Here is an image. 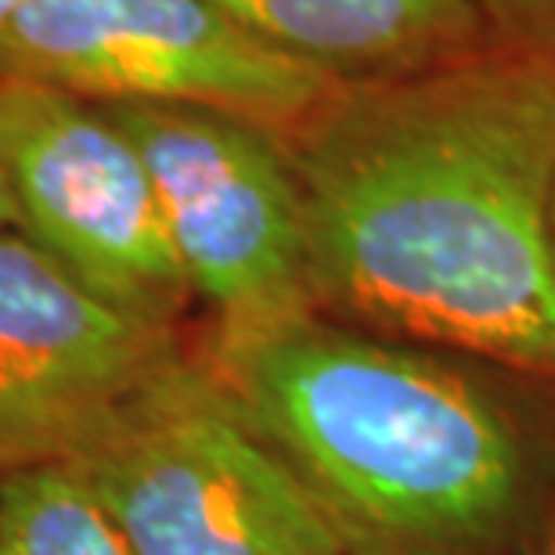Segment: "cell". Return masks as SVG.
<instances>
[{
	"mask_svg": "<svg viewBox=\"0 0 555 555\" xmlns=\"http://www.w3.org/2000/svg\"><path fill=\"white\" fill-rule=\"evenodd\" d=\"M285 144L318 310L555 379V48L347 83Z\"/></svg>",
	"mask_w": 555,
	"mask_h": 555,
	"instance_id": "1",
	"label": "cell"
},
{
	"mask_svg": "<svg viewBox=\"0 0 555 555\" xmlns=\"http://www.w3.org/2000/svg\"><path fill=\"white\" fill-rule=\"evenodd\" d=\"M206 358L372 555H451L519 513L524 443L491 393L415 343L310 310Z\"/></svg>",
	"mask_w": 555,
	"mask_h": 555,
	"instance_id": "2",
	"label": "cell"
},
{
	"mask_svg": "<svg viewBox=\"0 0 555 555\" xmlns=\"http://www.w3.org/2000/svg\"><path fill=\"white\" fill-rule=\"evenodd\" d=\"M73 469L134 555H372L203 347L138 386Z\"/></svg>",
	"mask_w": 555,
	"mask_h": 555,
	"instance_id": "3",
	"label": "cell"
},
{
	"mask_svg": "<svg viewBox=\"0 0 555 555\" xmlns=\"http://www.w3.org/2000/svg\"><path fill=\"white\" fill-rule=\"evenodd\" d=\"M105 113L149 166L170 246L209 310V336L318 310L304 192L282 134L188 105L108 102Z\"/></svg>",
	"mask_w": 555,
	"mask_h": 555,
	"instance_id": "4",
	"label": "cell"
},
{
	"mask_svg": "<svg viewBox=\"0 0 555 555\" xmlns=\"http://www.w3.org/2000/svg\"><path fill=\"white\" fill-rule=\"evenodd\" d=\"M0 76L105 105L214 108L282 138L347 87L214 0H29L0 40Z\"/></svg>",
	"mask_w": 555,
	"mask_h": 555,
	"instance_id": "5",
	"label": "cell"
},
{
	"mask_svg": "<svg viewBox=\"0 0 555 555\" xmlns=\"http://www.w3.org/2000/svg\"><path fill=\"white\" fill-rule=\"evenodd\" d=\"M0 181L15 228L73 278L149 325L195 304L138 144L62 87L0 76Z\"/></svg>",
	"mask_w": 555,
	"mask_h": 555,
	"instance_id": "6",
	"label": "cell"
},
{
	"mask_svg": "<svg viewBox=\"0 0 555 555\" xmlns=\"http://www.w3.org/2000/svg\"><path fill=\"white\" fill-rule=\"evenodd\" d=\"M188 347L0 228V480L73 465L130 393Z\"/></svg>",
	"mask_w": 555,
	"mask_h": 555,
	"instance_id": "7",
	"label": "cell"
},
{
	"mask_svg": "<svg viewBox=\"0 0 555 555\" xmlns=\"http://www.w3.org/2000/svg\"><path fill=\"white\" fill-rule=\"evenodd\" d=\"M274 48L343 83L448 65L502 37L476 0H214Z\"/></svg>",
	"mask_w": 555,
	"mask_h": 555,
	"instance_id": "8",
	"label": "cell"
},
{
	"mask_svg": "<svg viewBox=\"0 0 555 555\" xmlns=\"http://www.w3.org/2000/svg\"><path fill=\"white\" fill-rule=\"evenodd\" d=\"M0 555H134L73 465L0 480Z\"/></svg>",
	"mask_w": 555,
	"mask_h": 555,
	"instance_id": "9",
	"label": "cell"
},
{
	"mask_svg": "<svg viewBox=\"0 0 555 555\" xmlns=\"http://www.w3.org/2000/svg\"><path fill=\"white\" fill-rule=\"evenodd\" d=\"M476 4L491 18L494 33H513V43H534L538 37L555 40V0H476Z\"/></svg>",
	"mask_w": 555,
	"mask_h": 555,
	"instance_id": "10",
	"label": "cell"
},
{
	"mask_svg": "<svg viewBox=\"0 0 555 555\" xmlns=\"http://www.w3.org/2000/svg\"><path fill=\"white\" fill-rule=\"evenodd\" d=\"M26 4L29 0H0V40H4V33L11 29V22L26 11Z\"/></svg>",
	"mask_w": 555,
	"mask_h": 555,
	"instance_id": "11",
	"label": "cell"
},
{
	"mask_svg": "<svg viewBox=\"0 0 555 555\" xmlns=\"http://www.w3.org/2000/svg\"><path fill=\"white\" fill-rule=\"evenodd\" d=\"M0 228H15V206H11L4 181H0Z\"/></svg>",
	"mask_w": 555,
	"mask_h": 555,
	"instance_id": "12",
	"label": "cell"
},
{
	"mask_svg": "<svg viewBox=\"0 0 555 555\" xmlns=\"http://www.w3.org/2000/svg\"><path fill=\"white\" fill-rule=\"evenodd\" d=\"M552 238H555V206H552Z\"/></svg>",
	"mask_w": 555,
	"mask_h": 555,
	"instance_id": "13",
	"label": "cell"
},
{
	"mask_svg": "<svg viewBox=\"0 0 555 555\" xmlns=\"http://www.w3.org/2000/svg\"><path fill=\"white\" fill-rule=\"evenodd\" d=\"M548 555H555V538H552V548H548Z\"/></svg>",
	"mask_w": 555,
	"mask_h": 555,
	"instance_id": "14",
	"label": "cell"
}]
</instances>
